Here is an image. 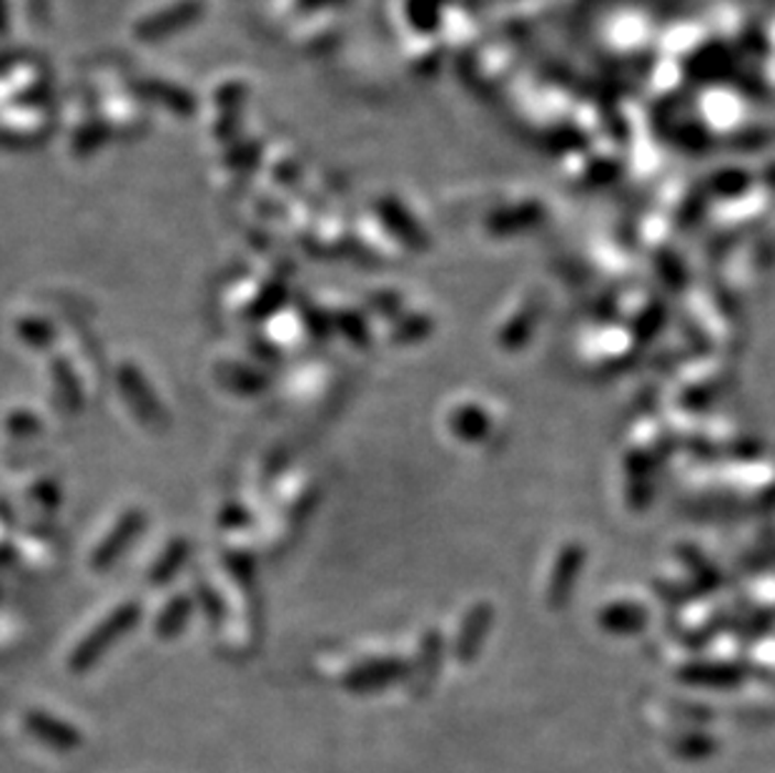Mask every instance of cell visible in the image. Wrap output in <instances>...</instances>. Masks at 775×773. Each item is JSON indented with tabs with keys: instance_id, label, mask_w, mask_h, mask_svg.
<instances>
[{
	"instance_id": "obj_1",
	"label": "cell",
	"mask_w": 775,
	"mask_h": 773,
	"mask_svg": "<svg viewBox=\"0 0 775 773\" xmlns=\"http://www.w3.org/2000/svg\"><path fill=\"white\" fill-rule=\"evenodd\" d=\"M133 616H139V613H133V608H125L121 610V613H116L108 623L101 628V633H96L91 641H86L84 643V649L80 651H86V653H98L101 649H106L108 643L113 641V638H119L123 628H129L131 625V620Z\"/></svg>"
}]
</instances>
